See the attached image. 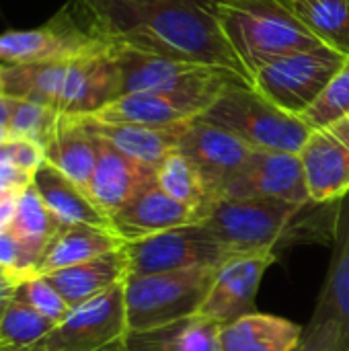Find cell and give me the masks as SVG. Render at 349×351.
I'll return each instance as SVG.
<instances>
[{"instance_id":"d6a6232c","label":"cell","mask_w":349,"mask_h":351,"mask_svg":"<svg viewBox=\"0 0 349 351\" xmlns=\"http://www.w3.org/2000/svg\"><path fill=\"white\" fill-rule=\"evenodd\" d=\"M298 351H341L337 327L333 323H309Z\"/></svg>"},{"instance_id":"5bb4252c","label":"cell","mask_w":349,"mask_h":351,"mask_svg":"<svg viewBox=\"0 0 349 351\" xmlns=\"http://www.w3.org/2000/svg\"><path fill=\"white\" fill-rule=\"evenodd\" d=\"M179 150L197 167L214 199L222 195L253 152L241 138L202 117L189 121Z\"/></svg>"},{"instance_id":"8992f818","label":"cell","mask_w":349,"mask_h":351,"mask_svg":"<svg viewBox=\"0 0 349 351\" xmlns=\"http://www.w3.org/2000/svg\"><path fill=\"white\" fill-rule=\"evenodd\" d=\"M216 269L128 276L123 282L128 333L165 329L197 317Z\"/></svg>"},{"instance_id":"83f0119b","label":"cell","mask_w":349,"mask_h":351,"mask_svg":"<svg viewBox=\"0 0 349 351\" xmlns=\"http://www.w3.org/2000/svg\"><path fill=\"white\" fill-rule=\"evenodd\" d=\"M156 185L175 202L195 210L200 214V222L208 206L214 202L202 173L179 148L156 167Z\"/></svg>"},{"instance_id":"9a60e30c","label":"cell","mask_w":349,"mask_h":351,"mask_svg":"<svg viewBox=\"0 0 349 351\" xmlns=\"http://www.w3.org/2000/svg\"><path fill=\"white\" fill-rule=\"evenodd\" d=\"M311 323H333L349 351V191L333 204L331 261Z\"/></svg>"},{"instance_id":"6da1fadb","label":"cell","mask_w":349,"mask_h":351,"mask_svg":"<svg viewBox=\"0 0 349 351\" xmlns=\"http://www.w3.org/2000/svg\"><path fill=\"white\" fill-rule=\"evenodd\" d=\"M107 43L220 66L249 78L216 16V0H74Z\"/></svg>"},{"instance_id":"1f68e13d","label":"cell","mask_w":349,"mask_h":351,"mask_svg":"<svg viewBox=\"0 0 349 351\" xmlns=\"http://www.w3.org/2000/svg\"><path fill=\"white\" fill-rule=\"evenodd\" d=\"M14 298L25 302L27 306H31L33 311H37L41 317L49 319L56 325L60 321H64L68 317V313L72 311L70 304L64 300V296L41 274H35V276H29V278L21 280L16 284Z\"/></svg>"},{"instance_id":"9c48e42d","label":"cell","mask_w":349,"mask_h":351,"mask_svg":"<svg viewBox=\"0 0 349 351\" xmlns=\"http://www.w3.org/2000/svg\"><path fill=\"white\" fill-rule=\"evenodd\" d=\"M348 58L329 45L294 51L261 66L251 78V88L280 109L302 115L319 99Z\"/></svg>"},{"instance_id":"4dcf8cb0","label":"cell","mask_w":349,"mask_h":351,"mask_svg":"<svg viewBox=\"0 0 349 351\" xmlns=\"http://www.w3.org/2000/svg\"><path fill=\"white\" fill-rule=\"evenodd\" d=\"M349 115V58L339 72L329 80L319 99L298 115L311 130L329 128Z\"/></svg>"},{"instance_id":"277c9868","label":"cell","mask_w":349,"mask_h":351,"mask_svg":"<svg viewBox=\"0 0 349 351\" xmlns=\"http://www.w3.org/2000/svg\"><path fill=\"white\" fill-rule=\"evenodd\" d=\"M109 47L119 70L121 95L158 93L202 99L212 105L232 84L251 86L247 78L220 66L167 58L117 43H109Z\"/></svg>"},{"instance_id":"52a82bcc","label":"cell","mask_w":349,"mask_h":351,"mask_svg":"<svg viewBox=\"0 0 349 351\" xmlns=\"http://www.w3.org/2000/svg\"><path fill=\"white\" fill-rule=\"evenodd\" d=\"M302 208L267 197H216L202 224L232 255L274 253Z\"/></svg>"},{"instance_id":"484cf974","label":"cell","mask_w":349,"mask_h":351,"mask_svg":"<svg viewBox=\"0 0 349 351\" xmlns=\"http://www.w3.org/2000/svg\"><path fill=\"white\" fill-rule=\"evenodd\" d=\"M43 152L45 162L58 169L80 189H88L99 158V142L74 115H62L60 128Z\"/></svg>"},{"instance_id":"44dd1931","label":"cell","mask_w":349,"mask_h":351,"mask_svg":"<svg viewBox=\"0 0 349 351\" xmlns=\"http://www.w3.org/2000/svg\"><path fill=\"white\" fill-rule=\"evenodd\" d=\"M304 329L276 315L249 313L218 331L220 351H298Z\"/></svg>"},{"instance_id":"30bf717a","label":"cell","mask_w":349,"mask_h":351,"mask_svg":"<svg viewBox=\"0 0 349 351\" xmlns=\"http://www.w3.org/2000/svg\"><path fill=\"white\" fill-rule=\"evenodd\" d=\"M130 276H152L187 269H218L234 257L202 222L177 226L154 237L125 243Z\"/></svg>"},{"instance_id":"e0dca14e","label":"cell","mask_w":349,"mask_h":351,"mask_svg":"<svg viewBox=\"0 0 349 351\" xmlns=\"http://www.w3.org/2000/svg\"><path fill=\"white\" fill-rule=\"evenodd\" d=\"M311 204H335L349 191V146L331 130H313L298 152Z\"/></svg>"},{"instance_id":"ac0fdd59","label":"cell","mask_w":349,"mask_h":351,"mask_svg":"<svg viewBox=\"0 0 349 351\" xmlns=\"http://www.w3.org/2000/svg\"><path fill=\"white\" fill-rule=\"evenodd\" d=\"M195 222H200V214L175 202L156 183L140 191L115 216H111V226L123 243H136Z\"/></svg>"},{"instance_id":"5b68a950","label":"cell","mask_w":349,"mask_h":351,"mask_svg":"<svg viewBox=\"0 0 349 351\" xmlns=\"http://www.w3.org/2000/svg\"><path fill=\"white\" fill-rule=\"evenodd\" d=\"M202 119L234 134L253 150L298 154L311 136V128L249 84L228 86L202 115Z\"/></svg>"},{"instance_id":"7a4b0ae2","label":"cell","mask_w":349,"mask_h":351,"mask_svg":"<svg viewBox=\"0 0 349 351\" xmlns=\"http://www.w3.org/2000/svg\"><path fill=\"white\" fill-rule=\"evenodd\" d=\"M0 93L64 115H93L121 97V78L107 43L74 62L0 66Z\"/></svg>"},{"instance_id":"603a6c76","label":"cell","mask_w":349,"mask_h":351,"mask_svg":"<svg viewBox=\"0 0 349 351\" xmlns=\"http://www.w3.org/2000/svg\"><path fill=\"white\" fill-rule=\"evenodd\" d=\"M125 243L113 228L88 226V224H64L49 243L37 274L45 276L72 265L86 263L101 255L121 249Z\"/></svg>"},{"instance_id":"74e56055","label":"cell","mask_w":349,"mask_h":351,"mask_svg":"<svg viewBox=\"0 0 349 351\" xmlns=\"http://www.w3.org/2000/svg\"><path fill=\"white\" fill-rule=\"evenodd\" d=\"M10 140H14V138H12V134H10V130H8L4 123H0V144L10 142Z\"/></svg>"},{"instance_id":"d4e9b609","label":"cell","mask_w":349,"mask_h":351,"mask_svg":"<svg viewBox=\"0 0 349 351\" xmlns=\"http://www.w3.org/2000/svg\"><path fill=\"white\" fill-rule=\"evenodd\" d=\"M33 187L47 206V210L62 224H88L101 228H113L111 220L95 206L84 189L64 177L49 162H43L33 175Z\"/></svg>"},{"instance_id":"8fae6325","label":"cell","mask_w":349,"mask_h":351,"mask_svg":"<svg viewBox=\"0 0 349 351\" xmlns=\"http://www.w3.org/2000/svg\"><path fill=\"white\" fill-rule=\"evenodd\" d=\"M128 337L123 284L74 306L29 351H121Z\"/></svg>"},{"instance_id":"ab89813d","label":"cell","mask_w":349,"mask_h":351,"mask_svg":"<svg viewBox=\"0 0 349 351\" xmlns=\"http://www.w3.org/2000/svg\"><path fill=\"white\" fill-rule=\"evenodd\" d=\"M348 119H349V115H348Z\"/></svg>"},{"instance_id":"4316f807","label":"cell","mask_w":349,"mask_h":351,"mask_svg":"<svg viewBox=\"0 0 349 351\" xmlns=\"http://www.w3.org/2000/svg\"><path fill=\"white\" fill-rule=\"evenodd\" d=\"M325 45L349 56V10L346 0H276Z\"/></svg>"},{"instance_id":"4fadbf2b","label":"cell","mask_w":349,"mask_h":351,"mask_svg":"<svg viewBox=\"0 0 349 351\" xmlns=\"http://www.w3.org/2000/svg\"><path fill=\"white\" fill-rule=\"evenodd\" d=\"M220 197H267L300 208L311 204L300 156L276 150H253Z\"/></svg>"},{"instance_id":"7c38bea8","label":"cell","mask_w":349,"mask_h":351,"mask_svg":"<svg viewBox=\"0 0 349 351\" xmlns=\"http://www.w3.org/2000/svg\"><path fill=\"white\" fill-rule=\"evenodd\" d=\"M274 263L276 253L234 255L226 259L216 269L214 282L195 319L222 327L243 315L253 313L261 280Z\"/></svg>"},{"instance_id":"8d00e7d4","label":"cell","mask_w":349,"mask_h":351,"mask_svg":"<svg viewBox=\"0 0 349 351\" xmlns=\"http://www.w3.org/2000/svg\"><path fill=\"white\" fill-rule=\"evenodd\" d=\"M12 105H14V99L12 97H6L0 93V123H8V117H10V111H12Z\"/></svg>"},{"instance_id":"60d3db41","label":"cell","mask_w":349,"mask_h":351,"mask_svg":"<svg viewBox=\"0 0 349 351\" xmlns=\"http://www.w3.org/2000/svg\"><path fill=\"white\" fill-rule=\"evenodd\" d=\"M0 274H2V271H0Z\"/></svg>"},{"instance_id":"d6986e66","label":"cell","mask_w":349,"mask_h":351,"mask_svg":"<svg viewBox=\"0 0 349 351\" xmlns=\"http://www.w3.org/2000/svg\"><path fill=\"white\" fill-rule=\"evenodd\" d=\"M74 117L93 136L111 144L121 154L152 169H156L173 150L179 148L181 138L189 125V121L175 123V125H136V123H105L88 115H74Z\"/></svg>"},{"instance_id":"7402d4cb","label":"cell","mask_w":349,"mask_h":351,"mask_svg":"<svg viewBox=\"0 0 349 351\" xmlns=\"http://www.w3.org/2000/svg\"><path fill=\"white\" fill-rule=\"evenodd\" d=\"M123 247L86 263L45 274V278L64 296L70 308H74L125 282V278L130 276V267Z\"/></svg>"},{"instance_id":"cb8c5ba5","label":"cell","mask_w":349,"mask_h":351,"mask_svg":"<svg viewBox=\"0 0 349 351\" xmlns=\"http://www.w3.org/2000/svg\"><path fill=\"white\" fill-rule=\"evenodd\" d=\"M64 224L47 210L43 199L39 197L33 183L19 195L14 218L8 226V230L14 234L21 257H23V269L27 276H35L37 267L53 241V237L60 232Z\"/></svg>"},{"instance_id":"ba28073f","label":"cell","mask_w":349,"mask_h":351,"mask_svg":"<svg viewBox=\"0 0 349 351\" xmlns=\"http://www.w3.org/2000/svg\"><path fill=\"white\" fill-rule=\"evenodd\" d=\"M107 47L84 23L76 2L60 8L35 29L6 31L0 35V66L62 64L86 58Z\"/></svg>"},{"instance_id":"3957f363","label":"cell","mask_w":349,"mask_h":351,"mask_svg":"<svg viewBox=\"0 0 349 351\" xmlns=\"http://www.w3.org/2000/svg\"><path fill=\"white\" fill-rule=\"evenodd\" d=\"M216 16L249 78L282 56L325 45L276 0H216Z\"/></svg>"},{"instance_id":"f35d334b","label":"cell","mask_w":349,"mask_h":351,"mask_svg":"<svg viewBox=\"0 0 349 351\" xmlns=\"http://www.w3.org/2000/svg\"><path fill=\"white\" fill-rule=\"evenodd\" d=\"M346 4H348V10H349V0H346Z\"/></svg>"},{"instance_id":"f546056e","label":"cell","mask_w":349,"mask_h":351,"mask_svg":"<svg viewBox=\"0 0 349 351\" xmlns=\"http://www.w3.org/2000/svg\"><path fill=\"white\" fill-rule=\"evenodd\" d=\"M62 115L64 113H58L45 105L14 99L6 128L10 130L12 138L35 142L37 146H41L45 150V146L49 144V140L53 138V134L60 128Z\"/></svg>"},{"instance_id":"f1b7e54d","label":"cell","mask_w":349,"mask_h":351,"mask_svg":"<svg viewBox=\"0 0 349 351\" xmlns=\"http://www.w3.org/2000/svg\"><path fill=\"white\" fill-rule=\"evenodd\" d=\"M53 327L56 323L41 317L25 302L12 298L0 317V351H29Z\"/></svg>"},{"instance_id":"836d02e7","label":"cell","mask_w":349,"mask_h":351,"mask_svg":"<svg viewBox=\"0 0 349 351\" xmlns=\"http://www.w3.org/2000/svg\"><path fill=\"white\" fill-rule=\"evenodd\" d=\"M0 271L6 274L16 284L25 278H29L23 269V257H21L19 243L8 228L0 230Z\"/></svg>"},{"instance_id":"d590c367","label":"cell","mask_w":349,"mask_h":351,"mask_svg":"<svg viewBox=\"0 0 349 351\" xmlns=\"http://www.w3.org/2000/svg\"><path fill=\"white\" fill-rule=\"evenodd\" d=\"M16 202H19V195H10L0 202V230L10 226L14 212H16Z\"/></svg>"},{"instance_id":"e575fe53","label":"cell","mask_w":349,"mask_h":351,"mask_svg":"<svg viewBox=\"0 0 349 351\" xmlns=\"http://www.w3.org/2000/svg\"><path fill=\"white\" fill-rule=\"evenodd\" d=\"M14 290H16V282L10 280L6 274H0V317L4 315L6 306L12 302L14 298Z\"/></svg>"},{"instance_id":"ffe728a7","label":"cell","mask_w":349,"mask_h":351,"mask_svg":"<svg viewBox=\"0 0 349 351\" xmlns=\"http://www.w3.org/2000/svg\"><path fill=\"white\" fill-rule=\"evenodd\" d=\"M210 103L202 99L158 95V93H130L121 95L97 113L88 115L105 123H136V125H175L200 117Z\"/></svg>"},{"instance_id":"2e32d148","label":"cell","mask_w":349,"mask_h":351,"mask_svg":"<svg viewBox=\"0 0 349 351\" xmlns=\"http://www.w3.org/2000/svg\"><path fill=\"white\" fill-rule=\"evenodd\" d=\"M97 142L99 158L86 193L95 206L111 220V216H115L140 191L156 183V169L121 154L101 138H97Z\"/></svg>"}]
</instances>
